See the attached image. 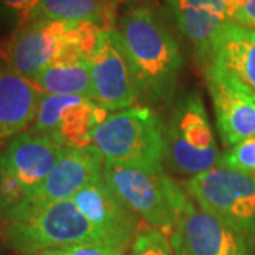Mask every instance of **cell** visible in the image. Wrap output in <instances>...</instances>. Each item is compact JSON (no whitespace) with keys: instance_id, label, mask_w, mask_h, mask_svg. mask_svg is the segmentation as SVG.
Returning a JSON list of instances; mask_svg holds the SVG:
<instances>
[{"instance_id":"obj_6","label":"cell","mask_w":255,"mask_h":255,"mask_svg":"<svg viewBox=\"0 0 255 255\" xmlns=\"http://www.w3.org/2000/svg\"><path fill=\"white\" fill-rule=\"evenodd\" d=\"M1 234L20 255L84 243H105L73 199L53 203L27 219L6 223Z\"/></svg>"},{"instance_id":"obj_26","label":"cell","mask_w":255,"mask_h":255,"mask_svg":"<svg viewBox=\"0 0 255 255\" xmlns=\"http://www.w3.org/2000/svg\"><path fill=\"white\" fill-rule=\"evenodd\" d=\"M111 3H125L127 0H110Z\"/></svg>"},{"instance_id":"obj_17","label":"cell","mask_w":255,"mask_h":255,"mask_svg":"<svg viewBox=\"0 0 255 255\" xmlns=\"http://www.w3.org/2000/svg\"><path fill=\"white\" fill-rule=\"evenodd\" d=\"M207 64L219 65L255 91V30L230 21L216 38Z\"/></svg>"},{"instance_id":"obj_22","label":"cell","mask_w":255,"mask_h":255,"mask_svg":"<svg viewBox=\"0 0 255 255\" xmlns=\"http://www.w3.org/2000/svg\"><path fill=\"white\" fill-rule=\"evenodd\" d=\"M219 164L237 172L255 174V136L228 147L227 152L220 156Z\"/></svg>"},{"instance_id":"obj_4","label":"cell","mask_w":255,"mask_h":255,"mask_svg":"<svg viewBox=\"0 0 255 255\" xmlns=\"http://www.w3.org/2000/svg\"><path fill=\"white\" fill-rule=\"evenodd\" d=\"M104 179L137 217L169 237L193 204L182 187L163 170H147L105 160Z\"/></svg>"},{"instance_id":"obj_19","label":"cell","mask_w":255,"mask_h":255,"mask_svg":"<svg viewBox=\"0 0 255 255\" xmlns=\"http://www.w3.org/2000/svg\"><path fill=\"white\" fill-rule=\"evenodd\" d=\"M38 18L114 28V3L110 0H41L34 16V20Z\"/></svg>"},{"instance_id":"obj_25","label":"cell","mask_w":255,"mask_h":255,"mask_svg":"<svg viewBox=\"0 0 255 255\" xmlns=\"http://www.w3.org/2000/svg\"><path fill=\"white\" fill-rule=\"evenodd\" d=\"M230 21L255 30V0H227Z\"/></svg>"},{"instance_id":"obj_20","label":"cell","mask_w":255,"mask_h":255,"mask_svg":"<svg viewBox=\"0 0 255 255\" xmlns=\"http://www.w3.org/2000/svg\"><path fill=\"white\" fill-rule=\"evenodd\" d=\"M30 193L0 155V220H4L27 200Z\"/></svg>"},{"instance_id":"obj_5","label":"cell","mask_w":255,"mask_h":255,"mask_svg":"<svg viewBox=\"0 0 255 255\" xmlns=\"http://www.w3.org/2000/svg\"><path fill=\"white\" fill-rule=\"evenodd\" d=\"M220 156L203 97L199 91L184 94L166 127V162L174 172L194 177L216 167Z\"/></svg>"},{"instance_id":"obj_14","label":"cell","mask_w":255,"mask_h":255,"mask_svg":"<svg viewBox=\"0 0 255 255\" xmlns=\"http://www.w3.org/2000/svg\"><path fill=\"white\" fill-rule=\"evenodd\" d=\"M164 3L204 65L216 38L230 23L227 0H164Z\"/></svg>"},{"instance_id":"obj_13","label":"cell","mask_w":255,"mask_h":255,"mask_svg":"<svg viewBox=\"0 0 255 255\" xmlns=\"http://www.w3.org/2000/svg\"><path fill=\"white\" fill-rule=\"evenodd\" d=\"M73 201L105 243L130 247L137 234L139 217L104 177L78 191Z\"/></svg>"},{"instance_id":"obj_21","label":"cell","mask_w":255,"mask_h":255,"mask_svg":"<svg viewBox=\"0 0 255 255\" xmlns=\"http://www.w3.org/2000/svg\"><path fill=\"white\" fill-rule=\"evenodd\" d=\"M128 255H174L170 237L157 228L137 231Z\"/></svg>"},{"instance_id":"obj_2","label":"cell","mask_w":255,"mask_h":255,"mask_svg":"<svg viewBox=\"0 0 255 255\" xmlns=\"http://www.w3.org/2000/svg\"><path fill=\"white\" fill-rule=\"evenodd\" d=\"M101 30L91 23H64L31 20L17 27L0 47V58L18 74L33 80L51 64L87 58L92 53Z\"/></svg>"},{"instance_id":"obj_12","label":"cell","mask_w":255,"mask_h":255,"mask_svg":"<svg viewBox=\"0 0 255 255\" xmlns=\"http://www.w3.org/2000/svg\"><path fill=\"white\" fill-rule=\"evenodd\" d=\"M206 82L223 143L231 147L255 136V91L219 65L204 67Z\"/></svg>"},{"instance_id":"obj_1","label":"cell","mask_w":255,"mask_h":255,"mask_svg":"<svg viewBox=\"0 0 255 255\" xmlns=\"http://www.w3.org/2000/svg\"><path fill=\"white\" fill-rule=\"evenodd\" d=\"M118 34L139 97L164 104L173 97L183 57L170 31L149 6H136L121 18Z\"/></svg>"},{"instance_id":"obj_15","label":"cell","mask_w":255,"mask_h":255,"mask_svg":"<svg viewBox=\"0 0 255 255\" xmlns=\"http://www.w3.org/2000/svg\"><path fill=\"white\" fill-rule=\"evenodd\" d=\"M64 152L65 147L30 130L17 135L0 155L31 196L53 172Z\"/></svg>"},{"instance_id":"obj_23","label":"cell","mask_w":255,"mask_h":255,"mask_svg":"<svg viewBox=\"0 0 255 255\" xmlns=\"http://www.w3.org/2000/svg\"><path fill=\"white\" fill-rule=\"evenodd\" d=\"M128 251L129 248L110 244V243H84V244L46 250L28 255H128Z\"/></svg>"},{"instance_id":"obj_16","label":"cell","mask_w":255,"mask_h":255,"mask_svg":"<svg viewBox=\"0 0 255 255\" xmlns=\"http://www.w3.org/2000/svg\"><path fill=\"white\" fill-rule=\"evenodd\" d=\"M43 92L33 80L0 58V140L20 135L34 122Z\"/></svg>"},{"instance_id":"obj_3","label":"cell","mask_w":255,"mask_h":255,"mask_svg":"<svg viewBox=\"0 0 255 255\" xmlns=\"http://www.w3.org/2000/svg\"><path fill=\"white\" fill-rule=\"evenodd\" d=\"M92 145L107 162L147 170H163L166 127L149 107L110 114L92 133Z\"/></svg>"},{"instance_id":"obj_8","label":"cell","mask_w":255,"mask_h":255,"mask_svg":"<svg viewBox=\"0 0 255 255\" xmlns=\"http://www.w3.org/2000/svg\"><path fill=\"white\" fill-rule=\"evenodd\" d=\"M110 112L84 97L43 94L31 132L65 149L92 145V133Z\"/></svg>"},{"instance_id":"obj_24","label":"cell","mask_w":255,"mask_h":255,"mask_svg":"<svg viewBox=\"0 0 255 255\" xmlns=\"http://www.w3.org/2000/svg\"><path fill=\"white\" fill-rule=\"evenodd\" d=\"M41 0H0V16L17 27L34 20Z\"/></svg>"},{"instance_id":"obj_11","label":"cell","mask_w":255,"mask_h":255,"mask_svg":"<svg viewBox=\"0 0 255 255\" xmlns=\"http://www.w3.org/2000/svg\"><path fill=\"white\" fill-rule=\"evenodd\" d=\"M94 101L105 110L132 108L139 97L130 67L115 28L101 30L97 44L88 57Z\"/></svg>"},{"instance_id":"obj_10","label":"cell","mask_w":255,"mask_h":255,"mask_svg":"<svg viewBox=\"0 0 255 255\" xmlns=\"http://www.w3.org/2000/svg\"><path fill=\"white\" fill-rule=\"evenodd\" d=\"M174 255H255V236L191 204L170 234Z\"/></svg>"},{"instance_id":"obj_18","label":"cell","mask_w":255,"mask_h":255,"mask_svg":"<svg viewBox=\"0 0 255 255\" xmlns=\"http://www.w3.org/2000/svg\"><path fill=\"white\" fill-rule=\"evenodd\" d=\"M33 82L47 95L84 97L94 101L91 70L87 58L51 64L37 74Z\"/></svg>"},{"instance_id":"obj_7","label":"cell","mask_w":255,"mask_h":255,"mask_svg":"<svg viewBox=\"0 0 255 255\" xmlns=\"http://www.w3.org/2000/svg\"><path fill=\"white\" fill-rule=\"evenodd\" d=\"M186 190L199 207L255 236V174L217 164L190 177Z\"/></svg>"},{"instance_id":"obj_9","label":"cell","mask_w":255,"mask_h":255,"mask_svg":"<svg viewBox=\"0 0 255 255\" xmlns=\"http://www.w3.org/2000/svg\"><path fill=\"white\" fill-rule=\"evenodd\" d=\"M104 167L105 157L94 145L81 149H65L41 186L16 211L1 221L6 224L27 219L53 203L71 200L84 187L104 177Z\"/></svg>"}]
</instances>
